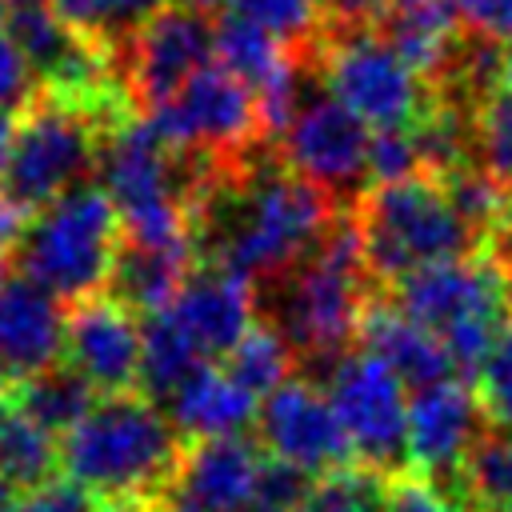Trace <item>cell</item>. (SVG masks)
I'll return each mask as SVG.
<instances>
[{"label":"cell","instance_id":"6","mask_svg":"<svg viewBox=\"0 0 512 512\" xmlns=\"http://www.w3.org/2000/svg\"><path fill=\"white\" fill-rule=\"evenodd\" d=\"M384 296L420 328H428L460 372H476L496 336L508 328L512 288L496 256H464L420 268Z\"/></svg>","mask_w":512,"mask_h":512},{"label":"cell","instance_id":"8","mask_svg":"<svg viewBox=\"0 0 512 512\" xmlns=\"http://www.w3.org/2000/svg\"><path fill=\"white\" fill-rule=\"evenodd\" d=\"M320 72L328 92L372 132H412L440 104L432 80L416 72L372 24L332 32L324 28Z\"/></svg>","mask_w":512,"mask_h":512},{"label":"cell","instance_id":"18","mask_svg":"<svg viewBox=\"0 0 512 512\" xmlns=\"http://www.w3.org/2000/svg\"><path fill=\"white\" fill-rule=\"evenodd\" d=\"M168 312L180 320V328L196 340L204 356H228L260 320L252 284L212 264H196L188 272Z\"/></svg>","mask_w":512,"mask_h":512},{"label":"cell","instance_id":"24","mask_svg":"<svg viewBox=\"0 0 512 512\" xmlns=\"http://www.w3.org/2000/svg\"><path fill=\"white\" fill-rule=\"evenodd\" d=\"M96 400L100 392L72 364H56L48 372H36L12 384V408L36 420L40 428H48L52 436H68Z\"/></svg>","mask_w":512,"mask_h":512},{"label":"cell","instance_id":"20","mask_svg":"<svg viewBox=\"0 0 512 512\" xmlns=\"http://www.w3.org/2000/svg\"><path fill=\"white\" fill-rule=\"evenodd\" d=\"M416 72H424L436 88L468 28L452 0H392L372 24Z\"/></svg>","mask_w":512,"mask_h":512},{"label":"cell","instance_id":"31","mask_svg":"<svg viewBox=\"0 0 512 512\" xmlns=\"http://www.w3.org/2000/svg\"><path fill=\"white\" fill-rule=\"evenodd\" d=\"M476 400L496 428H512V324L496 336L476 368Z\"/></svg>","mask_w":512,"mask_h":512},{"label":"cell","instance_id":"19","mask_svg":"<svg viewBox=\"0 0 512 512\" xmlns=\"http://www.w3.org/2000/svg\"><path fill=\"white\" fill-rule=\"evenodd\" d=\"M376 296H372V304H368V312L360 320V344L368 352H376L412 392L452 380L456 364H452L448 348L428 328L408 320L392 300H376Z\"/></svg>","mask_w":512,"mask_h":512},{"label":"cell","instance_id":"11","mask_svg":"<svg viewBox=\"0 0 512 512\" xmlns=\"http://www.w3.org/2000/svg\"><path fill=\"white\" fill-rule=\"evenodd\" d=\"M328 380V400L348 432L356 464H368L384 476H404L408 456V384L368 348L344 352Z\"/></svg>","mask_w":512,"mask_h":512},{"label":"cell","instance_id":"41","mask_svg":"<svg viewBox=\"0 0 512 512\" xmlns=\"http://www.w3.org/2000/svg\"><path fill=\"white\" fill-rule=\"evenodd\" d=\"M8 404H12V384H8V372L0 368V416L8 412Z\"/></svg>","mask_w":512,"mask_h":512},{"label":"cell","instance_id":"7","mask_svg":"<svg viewBox=\"0 0 512 512\" xmlns=\"http://www.w3.org/2000/svg\"><path fill=\"white\" fill-rule=\"evenodd\" d=\"M120 248V216L108 192L88 180L48 208L32 212L16 240V264L24 276L56 292L64 304H80L104 292Z\"/></svg>","mask_w":512,"mask_h":512},{"label":"cell","instance_id":"28","mask_svg":"<svg viewBox=\"0 0 512 512\" xmlns=\"http://www.w3.org/2000/svg\"><path fill=\"white\" fill-rule=\"evenodd\" d=\"M80 36L100 48H120L148 16H156L168 0H48Z\"/></svg>","mask_w":512,"mask_h":512},{"label":"cell","instance_id":"15","mask_svg":"<svg viewBox=\"0 0 512 512\" xmlns=\"http://www.w3.org/2000/svg\"><path fill=\"white\" fill-rule=\"evenodd\" d=\"M488 432V416L472 388L444 380L412 392L408 400V456L432 484H452L472 444Z\"/></svg>","mask_w":512,"mask_h":512},{"label":"cell","instance_id":"36","mask_svg":"<svg viewBox=\"0 0 512 512\" xmlns=\"http://www.w3.org/2000/svg\"><path fill=\"white\" fill-rule=\"evenodd\" d=\"M392 0H316V12L324 20V28H368L380 20V12Z\"/></svg>","mask_w":512,"mask_h":512},{"label":"cell","instance_id":"13","mask_svg":"<svg viewBox=\"0 0 512 512\" xmlns=\"http://www.w3.org/2000/svg\"><path fill=\"white\" fill-rule=\"evenodd\" d=\"M256 440L268 456L304 468V472H332L352 464L348 432L320 384L308 376H288L260 400L256 412Z\"/></svg>","mask_w":512,"mask_h":512},{"label":"cell","instance_id":"33","mask_svg":"<svg viewBox=\"0 0 512 512\" xmlns=\"http://www.w3.org/2000/svg\"><path fill=\"white\" fill-rule=\"evenodd\" d=\"M40 92L28 60L20 56V48L12 44V36L0 28V108H24L32 96Z\"/></svg>","mask_w":512,"mask_h":512},{"label":"cell","instance_id":"40","mask_svg":"<svg viewBox=\"0 0 512 512\" xmlns=\"http://www.w3.org/2000/svg\"><path fill=\"white\" fill-rule=\"evenodd\" d=\"M156 512H200V508H192V504H184V500L168 496V500H160V504H156Z\"/></svg>","mask_w":512,"mask_h":512},{"label":"cell","instance_id":"35","mask_svg":"<svg viewBox=\"0 0 512 512\" xmlns=\"http://www.w3.org/2000/svg\"><path fill=\"white\" fill-rule=\"evenodd\" d=\"M464 28L512 48V0H452Z\"/></svg>","mask_w":512,"mask_h":512},{"label":"cell","instance_id":"26","mask_svg":"<svg viewBox=\"0 0 512 512\" xmlns=\"http://www.w3.org/2000/svg\"><path fill=\"white\" fill-rule=\"evenodd\" d=\"M224 372L236 384H244L256 400H264L272 388H280L288 376H296V356L264 320H256L248 328V336L224 356Z\"/></svg>","mask_w":512,"mask_h":512},{"label":"cell","instance_id":"10","mask_svg":"<svg viewBox=\"0 0 512 512\" xmlns=\"http://www.w3.org/2000/svg\"><path fill=\"white\" fill-rule=\"evenodd\" d=\"M144 116L160 128V136L172 148L208 156L216 164H232L256 144L272 140L256 92L220 60L196 72L172 100Z\"/></svg>","mask_w":512,"mask_h":512},{"label":"cell","instance_id":"45","mask_svg":"<svg viewBox=\"0 0 512 512\" xmlns=\"http://www.w3.org/2000/svg\"><path fill=\"white\" fill-rule=\"evenodd\" d=\"M4 20H8V4L0 0V28H4Z\"/></svg>","mask_w":512,"mask_h":512},{"label":"cell","instance_id":"12","mask_svg":"<svg viewBox=\"0 0 512 512\" xmlns=\"http://www.w3.org/2000/svg\"><path fill=\"white\" fill-rule=\"evenodd\" d=\"M216 56V20L192 0H168L120 48H112L128 104L144 112L172 100Z\"/></svg>","mask_w":512,"mask_h":512},{"label":"cell","instance_id":"9","mask_svg":"<svg viewBox=\"0 0 512 512\" xmlns=\"http://www.w3.org/2000/svg\"><path fill=\"white\" fill-rule=\"evenodd\" d=\"M272 140L280 160L340 208H356L372 188V128L348 112L328 84H316Z\"/></svg>","mask_w":512,"mask_h":512},{"label":"cell","instance_id":"16","mask_svg":"<svg viewBox=\"0 0 512 512\" xmlns=\"http://www.w3.org/2000/svg\"><path fill=\"white\" fill-rule=\"evenodd\" d=\"M68 308L56 292L16 272L0 280V368L8 380H28L64 364Z\"/></svg>","mask_w":512,"mask_h":512},{"label":"cell","instance_id":"2","mask_svg":"<svg viewBox=\"0 0 512 512\" xmlns=\"http://www.w3.org/2000/svg\"><path fill=\"white\" fill-rule=\"evenodd\" d=\"M252 292L256 316L292 348L296 376L324 384L332 364L360 336V320L380 292L368 276L352 208L340 212V220L308 260L276 280L256 284Z\"/></svg>","mask_w":512,"mask_h":512},{"label":"cell","instance_id":"14","mask_svg":"<svg viewBox=\"0 0 512 512\" xmlns=\"http://www.w3.org/2000/svg\"><path fill=\"white\" fill-rule=\"evenodd\" d=\"M144 328L136 312L116 304L108 292H96L68 312L64 364H72L100 396L132 392L140 380Z\"/></svg>","mask_w":512,"mask_h":512},{"label":"cell","instance_id":"22","mask_svg":"<svg viewBox=\"0 0 512 512\" xmlns=\"http://www.w3.org/2000/svg\"><path fill=\"white\" fill-rule=\"evenodd\" d=\"M192 260H196L192 248H148V244H132L120 236L104 292L144 320L152 312L172 308L176 292L184 288L188 272L196 268Z\"/></svg>","mask_w":512,"mask_h":512},{"label":"cell","instance_id":"34","mask_svg":"<svg viewBox=\"0 0 512 512\" xmlns=\"http://www.w3.org/2000/svg\"><path fill=\"white\" fill-rule=\"evenodd\" d=\"M388 512H464L444 488H436L428 476H396L392 480V496H388Z\"/></svg>","mask_w":512,"mask_h":512},{"label":"cell","instance_id":"44","mask_svg":"<svg viewBox=\"0 0 512 512\" xmlns=\"http://www.w3.org/2000/svg\"><path fill=\"white\" fill-rule=\"evenodd\" d=\"M504 88H512V48L504 52Z\"/></svg>","mask_w":512,"mask_h":512},{"label":"cell","instance_id":"21","mask_svg":"<svg viewBox=\"0 0 512 512\" xmlns=\"http://www.w3.org/2000/svg\"><path fill=\"white\" fill-rule=\"evenodd\" d=\"M256 412H260V400L244 384H236L224 368H212V364L192 372L168 400V420L188 444L240 436L248 424H256Z\"/></svg>","mask_w":512,"mask_h":512},{"label":"cell","instance_id":"1","mask_svg":"<svg viewBox=\"0 0 512 512\" xmlns=\"http://www.w3.org/2000/svg\"><path fill=\"white\" fill-rule=\"evenodd\" d=\"M316 184L300 180L276 152V140L220 164L192 200V252L200 264L236 272L252 288L308 260L340 220Z\"/></svg>","mask_w":512,"mask_h":512},{"label":"cell","instance_id":"27","mask_svg":"<svg viewBox=\"0 0 512 512\" xmlns=\"http://www.w3.org/2000/svg\"><path fill=\"white\" fill-rule=\"evenodd\" d=\"M388 496H392V476L352 460L312 480L300 512H388Z\"/></svg>","mask_w":512,"mask_h":512},{"label":"cell","instance_id":"4","mask_svg":"<svg viewBox=\"0 0 512 512\" xmlns=\"http://www.w3.org/2000/svg\"><path fill=\"white\" fill-rule=\"evenodd\" d=\"M368 276L376 288H392L404 276L476 256L484 236L460 216L440 176H408L372 184L352 208Z\"/></svg>","mask_w":512,"mask_h":512},{"label":"cell","instance_id":"17","mask_svg":"<svg viewBox=\"0 0 512 512\" xmlns=\"http://www.w3.org/2000/svg\"><path fill=\"white\" fill-rule=\"evenodd\" d=\"M268 452L248 436H216L184 448L172 496L200 512H248Z\"/></svg>","mask_w":512,"mask_h":512},{"label":"cell","instance_id":"42","mask_svg":"<svg viewBox=\"0 0 512 512\" xmlns=\"http://www.w3.org/2000/svg\"><path fill=\"white\" fill-rule=\"evenodd\" d=\"M104 512H156V504H104Z\"/></svg>","mask_w":512,"mask_h":512},{"label":"cell","instance_id":"32","mask_svg":"<svg viewBox=\"0 0 512 512\" xmlns=\"http://www.w3.org/2000/svg\"><path fill=\"white\" fill-rule=\"evenodd\" d=\"M16 512H104V500L76 480H48L16 504Z\"/></svg>","mask_w":512,"mask_h":512},{"label":"cell","instance_id":"30","mask_svg":"<svg viewBox=\"0 0 512 512\" xmlns=\"http://www.w3.org/2000/svg\"><path fill=\"white\" fill-rule=\"evenodd\" d=\"M224 8L252 20L256 28H264L268 36H276L280 44H288L296 52L320 48L324 20L316 12V0H228Z\"/></svg>","mask_w":512,"mask_h":512},{"label":"cell","instance_id":"39","mask_svg":"<svg viewBox=\"0 0 512 512\" xmlns=\"http://www.w3.org/2000/svg\"><path fill=\"white\" fill-rule=\"evenodd\" d=\"M12 128H16L12 112L0 108V168H4V156H8V144H12Z\"/></svg>","mask_w":512,"mask_h":512},{"label":"cell","instance_id":"43","mask_svg":"<svg viewBox=\"0 0 512 512\" xmlns=\"http://www.w3.org/2000/svg\"><path fill=\"white\" fill-rule=\"evenodd\" d=\"M0 512H16V504H12V488L0 480Z\"/></svg>","mask_w":512,"mask_h":512},{"label":"cell","instance_id":"3","mask_svg":"<svg viewBox=\"0 0 512 512\" xmlns=\"http://www.w3.org/2000/svg\"><path fill=\"white\" fill-rule=\"evenodd\" d=\"M188 440L140 392L100 396L60 440V468L104 504H160L176 488Z\"/></svg>","mask_w":512,"mask_h":512},{"label":"cell","instance_id":"5","mask_svg":"<svg viewBox=\"0 0 512 512\" xmlns=\"http://www.w3.org/2000/svg\"><path fill=\"white\" fill-rule=\"evenodd\" d=\"M128 112H108L52 92H36L16 116L12 144L0 168V196L24 216L88 184V172L100 160L104 132Z\"/></svg>","mask_w":512,"mask_h":512},{"label":"cell","instance_id":"38","mask_svg":"<svg viewBox=\"0 0 512 512\" xmlns=\"http://www.w3.org/2000/svg\"><path fill=\"white\" fill-rule=\"evenodd\" d=\"M492 240H496V252H492V256H496V264L504 268L508 288H512V220H508V224H504V228H500Z\"/></svg>","mask_w":512,"mask_h":512},{"label":"cell","instance_id":"29","mask_svg":"<svg viewBox=\"0 0 512 512\" xmlns=\"http://www.w3.org/2000/svg\"><path fill=\"white\" fill-rule=\"evenodd\" d=\"M472 164L512 192V88H492L472 108Z\"/></svg>","mask_w":512,"mask_h":512},{"label":"cell","instance_id":"23","mask_svg":"<svg viewBox=\"0 0 512 512\" xmlns=\"http://www.w3.org/2000/svg\"><path fill=\"white\" fill-rule=\"evenodd\" d=\"M144 328V348H140V396H148L152 404H168L176 396V388L204 368V352L196 348V340L180 328V320L164 308L140 320Z\"/></svg>","mask_w":512,"mask_h":512},{"label":"cell","instance_id":"46","mask_svg":"<svg viewBox=\"0 0 512 512\" xmlns=\"http://www.w3.org/2000/svg\"><path fill=\"white\" fill-rule=\"evenodd\" d=\"M4 4H24V0H4Z\"/></svg>","mask_w":512,"mask_h":512},{"label":"cell","instance_id":"37","mask_svg":"<svg viewBox=\"0 0 512 512\" xmlns=\"http://www.w3.org/2000/svg\"><path fill=\"white\" fill-rule=\"evenodd\" d=\"M20 212L0 196V280L8 272V260H16V240H20Z\"/></svg>","mask_w":512,"mask_h":512},{"label":"cell","instance_id":"25","mask_svg":"<svg viewBox=\"0 0 512 512\" xmlns=\"http://www.w3.org/2000/svg\"><path fill=\"white\" fill-rule=\"evenodd\" d=\"M56 468H60L56 436L8 404V412L0 416V480L12 492H32L56 480Z\"/></svg>","mask_w":512,"mask_h":512}]
</instances>
